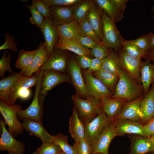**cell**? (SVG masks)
Segmentation results:
<instances>
[{"label":"cell","instance_id":"cell-30","mask_svg":"<svg viewBox=\"0 0 154 154\" xmlns=\"http://www.w3.org/2000/svg\"><path fill=\"white\" fill-rule=\"evenodd\" d=\"M101 69L110 73L119 75L123 68L118 54L110 50L108 56L103 60Z\"/></svg>","mask_w":154,"mask_h":154},{"label":"cell","instance_id":"cell-32","mask_svg":"<svg viewBox=\"0 0 154 154\" xmlns=\"http://www.w3.org/2000/svg\"><path fill=\"white\" fill-rule=\"evenodd\" d=\"M93 75L101 81L114 94L119 75L114 74L102 69L92 73Z\"/></svg>","mask_w":154,"mask_h":154},{"label":"cell","instance_id":"cell-54","mask_svg":"<svg viewBox=\"0 0 154 154\" xmlns=\"http://www.w3.org/2000/svg\"><path fill=\"white\" fill-rule=\"evenodd\" d=\"M145 59L154 62V50L150 51Z\"/></svg>","mask_w":154,"mask_h":154},{"label":"cell","instance_id":"cell-25","mask_svg":"<svg viewBox=\"0 0 154 154\" xmlns=\"http://www.w3.org/2000/svg\"><path fill=\"white\" fill-rule=\"evenodd\" d=\"M140 108L143 116L142 123L144 125L154 116V82L141 100Z\"/></svg>","mask_w":154,"mask_h":154},{"label":"cell","instance_id":"cell-8","mask_svg":"<svg viewBox=\"0 0 154 154\" xmlns=\"http://www.w3.org/2000/svg\"><path fill=\"white\" fill-rule=\"evenodd\" d=\"M82 72L89 96L102 99L113 96L112 92L92 73L87 70Z\"/></svg>","mask_w":154,"mask_h":154},{"label":"cell","instance_id":"cell-22","mask_svg":"<svg viewBox=\"0 0 154 154\" xmlns=\"http://www.w3.org/2000/svg\"><path fill=\"white\" fill-rule=\"evenodd\" d=\"M22 124L24 129L30 135L39 137L43 142L52 141V135L48 133L42 123L25 119H23Z\"/></svg>","mask_w":154,"mask_h":154},{"label":"cell","instance_id":"cell-1","mask_svg":"<svg viewBox=\"0 0 154 154\" xmlns=\"http://www.w3.org/2000/svg\"><path fill=\"white\" fill-rule=\"evenodd\" d=\"M119 76L112 97L124 99L128 102L145 95L142 85L136 82L123 69Z\"/></svg>","mask_w":154,"mask_h":154},{"label":"cell","instance_id":"cell-35","mask_svg":"<svg viewBox=\"0 0 154 154\" xmlns=\"http://www.w3.org/2000/svg\"><path fill=\"white\" fill-rule=\"evenodd\" d=\"M52 137V141L59 146L65 154H76L73 146L68 143V136L59 133Z\"/></svg>","mask_w":154,"mask_h":154},{"label":"cell","instance_id":"cell-50","mask_svg":"<svg viewBox=\"0 0 154 154\" xmlns=\"http://www.w3.org/2000/svg\"><path fill=\"white\" fill-rule=\"evenodd\" d=\"M104 59L96 58L92 59L90 66L87 70L92 73L101 69Z\"/></svg>","mask_w":154,"mask_h":154},{"label":"cell","instance_id":"cell-36","mask_svg":"<svg viewBox=\"0 0 154 154\" xmlns=\"http://www.w3.org/2000/svg\"><path fill=\"white\" fill-rule=\"evenodd\" d=\"M79 23L80 32L82 36L89 37L98 44L102 42L93 30L86 17Z\"/></svg>","mask_w":154,"mask_h":154},{"label":"cell","instance_id":"cell-47","mask_svg":"<svg viewBox=\"0 0 154 154\" xmlns=\"http://www.w3.org/2000/svg\"><path fill=\"white\" fill-rule=\"evenodd\" d=\"M143 130L146 137L151 138L154 135V116L143 125Z\"/></svg>","mask_w":154,"mask_h":154},{"label":"cell","instance_id":"cell-31","mask_svg":"<svg viewBox=\"0 0 154 154\" xmlns=\"http://www.w3.org/2000/svg\"><path fill=\"white\" fill-rule=\"evenodd\" d=\"M95 1L98 6L104 10L115 23L120 21L123 18L124 11L117 7L110 0Z\"/></svg>","mask_w":154,"mask_h":154},{"label":"cell","instance_id":"cell-4","mask_svg":"<svg viewBox=\"0 0 154 154\" xmlns=\"http://www.w3.org/2000/svg\"><path fill=\"white\" fill-rule=\"evenodd\" d=\"M44 71L40 70L36 72L37 79L35 84V91L33 100L26 109L19 111L17 116L23 120L28 119L42 123L43 108L40 103L39 95L41 82Z\"/></svg>","mask_w":154,"mask_h":154},{"label":"cell","instance_id":"cell-2","mask_svg":"<svg viewBox=\"0 0 154 154\" xmlns=\"http://www.w3.org/2000/svg\"><path fill=\"white\" fill-rule=\"evenodd\" d=\"M71 98L79 117L84 124L102 112L101 100L100 98L89 96L85 99H83L77 95H73Z\"/></svg>","mask_w":154,"mask_h":154},{"label":"cell","instance_id":"cell-38","mask_svg":"<svg viewBox=\"0 0 154 154\" xmlns=\"http://www.w3.org/2000/svg\"><path fill=\"white\" fill-rule=\"evenodd\" d=\"M61 151L60 148L54 142H45L33 154H58Z\"/></svg>","mask_w":154,"mask_h":154},{"label":"cell","instance_id":"cell-27","mask_svg":"<svg viewBox=\"0 0 154 154\" xmlns=\"http://www.w3.org/2000/svg\"><path fill=\"white\" fill-rule=\"evenodd\" d=\"M55 26L59 38L77 40L82 36L79 30V23L74 19L70 22Z\"/></svg>","mask_w":154,"mask_h":154},{"label":"cell","instance_id":"cell-55","mask_svg":"<svg viewBox=\"0 0 154 154\" xmlns=\"http://www.w3.org/2000/svg\"><path fill=\"white\" fill-rule=\"evenodd\" d=\"M58 154H64V153L62 151H61L58 153Z\"/></svg>","mask_w":154,"mask_h":154},{"label":"cell","instance_id":"cell-29","mask_svg":"<svg viewBox=\"0 0 154 154\" xmlns=\"http://www.w3.org/2000/svg\"><path fill=\"white\" fill-rule=\"evenodd\" d=\"M101 12L98 11L94 4L86 17L93 30L102 42L103 35Z\"/></svg>","mask_w":154,"mask_h":154},{"label":"cell","instance_id":"cell-57","mask_svg":"<svg viewBox=\"0 0 154 154\" xmlns=\"http://www.w3.org/2000/svg\"><path fill=\"white\" fill-rule=\"evenodd\" d=\"M92 154H104L101 153H94Z\"/></svg>","mask_w":154,"mask_h":154},{"label":"cell","instance_id":"cell-10","mask_svg":"<svg viewBox=\"0 0 154 154\" xmlns=\"http://www.w3.org/2000/svg\"><path fill=\"white\" fill-rule=\"evenodd\" d=\"M118 55L123 69L136 82L141 84L140 72L141 59L129 55L122 48Z\"/></svg>","mask_w":154,"mask_h":154},{"label":"cell","instance_id":"cell-51","mask_svg":"<svg viewBox=\"0 0 154 154\" xmlns=\"http://www.w3.org/2000/svg\"><path fill=\"white\" fill-rule=\"evenodd\" d=\"M110 1L117 7L124 11L127 0H110Z\"/></svg>","mask_w":154,"mask_h":154},{"label":"cell","instance_id":"cell-17","mask_svg":"<svg viewBox=\"0 0 154 154\" xmlns=\"http://www.w3.org/2000/svg\"><path fill=\"white\" fill-rule=\"evenodd\" d=\"M49 57L44 42L40 43L33 59L30 65L20 72L24 76H31L34 73L39 71Z\"/></svg>","mask_w":154,"mask_h":154},{"label":"cell","instance_id":"cell-18","mask_svg":"<svg viewBox=\"0 0 154 154\" xmlns=\"http://www.w3.org/2000/svg\"><path fill=\"white\" fill-rule=\"evenodd\" d=\"M101 100L102 112L111 121L119 114L127 101L123 98H106Z\"/></svg>","mask_w":154,"mask_h":154},{"label":"cell","instance_id":"cell-39","mask_svg":"<svg viewBox=\"0 0 154 154\" xmlns=\"http://www.w3.org/2000/svg\"><path fill=\"white\" fill-rule=\"evenodd\" d=\"M123 41L126 43L136 46L147 55L149 52V38L148 33L143 35L134 40H127L123 39Z\"/></svg>","mask_w":154,"mask_h":154},{"label":"cell","instance_id":"cell-9","mask_svg":"<svg viewBox=\"0 0 154 154\" xmlns=\"http://www.w3.org/2000/svg\"><path fill=\"white\" fill-rule=\"evenodd\" d=\"M2 133L0 139V149L7 151L8 154H23L25 151L24 143L15 139L7 130L5 121L1 119Z\"/></svg>","mask_w":154,"mask_h":154},{"label":"cell","instance_id":"cell-11","mask_svg":"<svg viewBox=\"0 0 154 154\" xmlns=\"http://www.w3.org/2000/svg\"><path fill=\"white\" fill-rule=\"evenodd\" d=\"M111 121L102 112L92 120L84 124L85 139L90 146L95 138Z\"/></svg>","mask_w":154,"mask_h":154},{"label":"cell","instance_id":"cell-42","mask_svg":"<svg viewBox=\"0 0 154 154\" xmlns=\"http://www.w3.org/2000/svg\"><path fill=\"white\" fill-rule=\"evenodd\" d=\"M73 146L76 154H91L90 146L85 138L74 141Z\"/></svg>","mask_w":154,"mask_h":154},{"label":"cell","instance_id":"cell-37","mask_svg":"<svg viewBox=\"0 0 154 154\" xmlns=\"http://www.w3.org/2000/svg\"><path fill=\"white\" fill-rule=\"evenodd\" d=\"M123 39L121 42L122 48L128 55L140 59L146 58L147 54L135 45L125 42Z\"/></svg>","mask_w":154,"mask_h":154},{"label":"cell","instance_id":"cell-46","mask_svg":"<svg viewBox=\"0 0 154 154\" xmlns=\"http://www.w3.org/2000/svg\"><path fill=\"white\" fill-rule=\"evenodd\" d=\"M42 2L49 7L51 6H68L74 5L81 1L80 0H44Z\"/></svg>","mask_w":154,"mask_h":154},{"label":"cell","instance_id":"cell-19","mask_svg":"<svg viewBox=\"0 0 154 154\" xmlns=\"http://www.w3.org/2000/svg\"><path fill=\"white\" fill-rule=\"evenodd\" d=\"M67 67L66 55L60 51H54L39 70H51L60 73L64 72Z\"/></svg>","mask_w":154,"mask_h":154},{"label":"cell","instance_id":"cell-43","mask_svg":"<svg viewBox=\"0 0 154 154\" xmlns=\"http://www.w3.org/2000/svg\"><path fill=\"white\" fill-rule=\"evenodd\" d=\"M93 56L96 58L104 59L109 55L110 50L102 43L98 44L91 50Z\"/></svg>","mask_w":154,"mask_h":154},{"label":"cell","instance_id":"cell-3","mask_svg":"<svg viewBox=\"0 0 154 154\" xmlns=\"http://www.w3.org/2000/svg\"><path fill=\"white\" fill-rule=\"evenodd\" d=\"M103 38L102 42L108 48L118 51L122 48L123 38L120 35L113 20L106 13L101 12Z\"/></svg>","mask_w":154,"mask_h":154},{"label":"cell","instance_id":"cell-41","mask_svg":"<svg viewBox=\"0 0 154 154\" xmlns=\"http://www.w3.org/2000/svg\"><path fill=\"white\" fill-rule=\"evenodd\" d=\"M29 10L31 14L29 21L33 25H36L39 29L43 24L45 18L37 10L33 5H24Z\"/></svg>","mask_w":154,"mask_h":154},{"label":"cell","instance_id":"cell-21","mask_svg":"<svg viewBox=\"0 0 154 154\" xmlns=\"http://www.w3.org/2000/svg\"><path fill=\"white\" fill-rule=\"evenodd\" d=\"M55 46L60 50H68L78 55L93 56L91 50L82 46L76 39L59 38Z\"/></svg>","mask_w":154,"mask_h":154},{"label":"cell","instance_id":"cell-49","mask_svg":"<svg viewBox=\"0 0 154 154\" xmlns=\"http://www.w3.org/2000/svg\"><path fill=\"white\" fill-rule=\"evenodd\" d=\"M92 59L84 55H78L77 62L80 67L83 69H88L90 66Z\"/></svg>","mask_w":154,"mask_h":154},{"label":"cell","instance_id":"cell-40","mask_svg":"<svg viewBox=\"0 0 154 154\" xmlns=\"http://www.w3.org/2000/svg\"><path fill=\"white\" fill-rule=\"evenodd\" d=\"M11 58V53L7 50L3 52L0 60V76L2 78H4L5 73L6 71H8L11 74L14 73L10 65Z\"/></svg>","mask_w":154,"mask_h":154},{"label":"cell","instance_id":"cell-53","mask_svg":"<svg viewBox=\"0 0 154 154\" xmlns=\"http://www.w3.org/2000/svg\"><path fill=\"white\" fill-rule=\"evenodd\" d=\"M149 52L154 50V33H149Z\"/></svg>","mask_w":154,"mask_h":154},{"label":"cell","instance_id":"cell-16","mask_svg":"<svg viewBox=\"0 0 154 154\" xmlns=\"http://www.w3.org/2000/svg\"><path fill=\"white\" fill-rule=\"evenodd\" d=\"M51 20L54 26L70 22L74 19V6H49Z\"/></svg>","mask_w":154,"mask_h":154},{"label":"cell","instance_id":"cell-14","mask_svg":"<svg viewBox=\"0 0 154 154\" xmlns=\"http://www.w3.org/2000/svg\"><path fill=\"white\" fill-rule=\"evenodd\" d=\"M128 137L131 143L129 154H147L154 152L151 138L133 134Z\"/></svg>","mask_w":154,"mask_h":154},{"label":"cell","instance_id":"cell-60","mask_svg":"<svg viewBox=\"0 0 154 154\" xmlns=\"http://www.w3.org/2000/svg\"><path fill=\"white\" fill-rule=\"evenodd\" d=\"M64 154H65L64 153Z\"/></svg>","mask_w":154,"mask_h":154},{"label":"cell","instance_id":"cell-28","mask_svg":"<svg viewBox=\"0 0 154 154\" xmlns=\"http://www.w3.org/2000/svg\"><path fill=\"white\" fill-rule=\"evenodd\" d=\"M145 59L144 62L141 61L140 71L141 84L145 95L149 91L151 84L154 82V64Z\"/></svg>","mask_w":154,"mask_h":154},{"label":"cell","instance_id":"cell-6","mask_svg":"<svg viewBox=\"0 0 154 154\" xmlns=\"http://www.w3.org/2000/svg\"><path fill=\"white\" fill-rule=\"evenodd\" d=\"M71 78L67 75L51 70L44 71L42 76L39 95L41 105L43 103L48 92L57 85L70 81Z\"/></svg>","mask_w":154,"mask_h":154},{"label":"cell","instance_id":"cell-26","mask_svg":"<svg viewBox=\"0 0 154 154\" xmlns=\"http://www.w3.org/2000/svg\"><path fill=\"white\" fill-rule=\"evenodd\" d=\"M37 79L36 73L31 76H23L19 78L13 86L10 94L11 105L15 104L17 99L19 98V91L22 89H29L35 85Z\"/></svg>","mask_w":154,"mask_h":154},{"label":"cell","instance_id":"cell-59","mask_svg":"<svg viewBox=\"0 0 154 154\" xmlns=\"http://www.w3.org/2000/svg\"><path fill=\"white\" fill-rule=\"evenodd\" d=\"M151 153H150L149 154H154V152H151ZM147 154H148V153Z\"/></svg>","mask_w":154,"mask_h":154},{"label":"cell","instance_id":"cell-12","mask_svg":"<svg viewBox=\"0 0 154 154\" xmlns=\"http://www.w3.org/2000/svg\"><path fill=\"white\" fill-rule=\"evenodd\" d=\"M68 69L73 85L79 96L87 97L88 93L81 68L76 61L72 59L68 64Z\"/></svg>","mask_w":154,"mask_h":154},{"label":"cell","instance_id":"cell-20","mask_svg":"<svg viewBox=\"0 0 154 154\" xmlns=\"http://www.w3.org/2000/svg\"><path fill=\"white\" fill-rule=\"evenodd\" d=\"M44 36L46 46L49 57L54 51L58 37V34L55 26L52 23L51 19L45 18L44 23L40 29Z\"/></svg>","mask_w":154,"mask_h":154},{"label":"cell","instance_id":"cell-24","mask_svg":"<svg viewBox=\"0 0 154 154\" xmlns=\"http://www.w3.org/2000/svg\"><path fill=\"white\" fill-rule=\"evenodd\" d=\"M69 132L74 141L85 138V125L74 106L69 121Z\"/></svg>","mask_w":154,"mask_h":154},{"label":"cell","instance_id":"cell-13","mask_svg":"<svg viewBox=\"0 0 154 154\" xmlns=\"http://www.w3.org/2000/svg\"><path fill=\"white\" fill-rule=\"evenodd\" d=\"M144 95L126 103L114 120L120 119H126L142 123L143 116L140 109V104Z\"/></svg>","mask_w":154,"mask_h":154},{"label":"cell","instance_id":"cell-52","mask_svg":"<svg viewBox=\"0 0 154 154\" xmlns=\"http://www.w3.org/2000/svg\"><path fill=\"white\" fill-rule=\"evenodd\" d=\"M31 94V91L29 89H22L19 93V97L22 99H26L28 98Z\"/></svg>","mask_w":154,"mask_h":154},{"label":"cell","instance_id":"cell-5","mask_svg":"<svg viewBox=\"0 0 154 154\" xmlns=\"http://www.w3.org/2000/svg\"><path fill=\"white\" fill-rule=\"evenodd\" d=\"M21 109V106L18 104L11 106L0 100L1 114L5 123L8 126V131L14 137L23 134L24 130L22 123L17 118V113Z\"/></svg>","mask_w":154,"mask_h":154},{"label":"cell","instance_id":"cell-33","mask_svg":"<svg viewBox=\"0 0 154 154\" xmlns=\"http://www.w3.org/2000/svg\"><path fill=\"white\" fill-rule=\"evenodd\" d=\"M92 1H82L74 5V19L79 22L85 18L92 7L94 5Z\"/></svg>","mask_w":154,"mask_h":154},{"label":"cell","instance_id":"cell-7","mask_svg":"<svg viewBox=\"0 0 154 154\" xmlns=\"http://www.w3.org/2000/svg\"><path fill=\"white\" fill-rule=\"evenodd\" d=\"M118 136L115 124L110 122L95 138L90 145L91 154L101 153L109 154L110 144L112 139Z\"/></svg>","mask_w":154,"mask_h":154},{"label":"cell","instance_id":"cell-48","mask_svg":"<svg viewBox=\"0 0 154 154\" xmlns=\"http://www.w3.org/2000/svg\"><path fill=\"white\" fill-rule=\"evenodd\" d=\"M83 46L92 49L98 44L92 38L87 36H81L77 40Z\"/></svg>","mask_w":154,"mask_h":154},{"label":"cell","instance_id":"cell-23","mask_svg":"<svg viewBox=\"0 0 154 154\" xmlns=\"http://www.w3.org/2000/svg\"><path fill=\"white\" fill-rule=\"evenodd\" d=\"M24 76L21 72H16L1 80L0 100L7 104L11 105L10 94L13 87L18 80Z\"/></svg>","mask_w":154,"mask_h":154},{"label":"cell","instance_id":"cell-58","mask_svg":"<svg viewBox=\"0 0 154 154\" xmlns=\"http://www.w3.org/2000/svg\"><path fill=\"white\" fill-rule=\"evenodd\" d=\"M152 139H154V135H153L151 138Z\"/></svg>","mask_w":154,"mask_h":154},{"label":"cell","instance_id":"cell-44","mask_svg":"<svg viewBox=\"0 0 154 154\" xmlns=\"http://www.w3.org/2000/svg\"><path fill=\"white\" fill-rule=\"evenodd\" d=\"M5 38V41L4 43L0 47V50L9 49L13 52H17L18 49L17 47L18 44L15 43L14 40L15 37L12 35L6 33L4 35Z\"/></svg>","mask_w":154,"mask_h":154},{"label":"cell","instance_id":"cell-34","mask_svg":"<svg viewBox=\"0 0 154 154\" xmlns=\"http://www.w3.org/2000/svg\"><path fill=\"white\" fill-rule=\"evenodd\" d=\"M37 50V48L31 51L21 50L15 63V67L21 70L27 68L32 62Z\"/></svg>","mask_w":154,"mask_h":154},{"label":"cell","instance_id":"cell-45","mask_svg":"<svg viewBox=\"0 0 154 154\" xmlns=\"http://www.w3.org/2000/svg\"><path fill=\"white\" fill-rule=\"evenodd\" d=\"M32 4L45 18L51 19L49 7L43 3L42 0H32Z\"/></svg>","mask_w":154,"mask_h":154},{"label":"cell","instance_id":"cell-15","mask_svg":"<svg viewBox=\"0 0 154 154\" xmlns=\"http://www.w3.org/2000/svg\"><path fill=\"white\" fill-rule=\"evenodd\" d=\"M113 121L118 136L128 134L146 137L143 130V124L140 122L122 119H116Z\"/></svg>","mask_w":154,"mask_h":154},{"label":"cell","instance_id":"cell-56","mask_svg":"<svg viewBox=\"0 0 154 154\" xmlns=\"http://www.w3.org/2000/svg\"><path fill=\"white\" fill-rule=\"evenodd\" d=\"M151 139V140H152V142L153 144V146L154 147V139Z\"/></svg>","mask_w":154,"mask_h":154}]
</instances>
